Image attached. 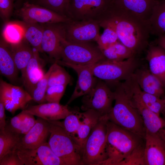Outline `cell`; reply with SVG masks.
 <instances>
[{
    "instance_id": "obj_26",
    "label": "cell",
    "mask_w": 165,
    "mask_h": 165,
    "mask_svg": "<svg viewBox=\"0 0 165 165\" xmlns=\"http://www.w3.org/2000/svg\"><path fill=\"white\" fill-rule=\"evenodd\" d=\"M10 44L15 63L22 76L33 54L34 49L24 38L18 43Z\"/></svg>"
},
{
    "instance_id": "obj_41",
    "label": "cell",
    "mask_w": 165,
    "mask_h": 165,
    "mask_svg": "<svg viewBox=\"0 0 165 165\" xmlns=\"http://www.w3.org/2000/svg\"><path fill=\"white\" fill-rule=\"evenodd\" d=\"M24 114V110L11 118L9 124L6 123L5 129L13 132L20 134Z\"/></svg>"
},
{
    "instance_id": "obj_9",
    "label": "cell",
    "mask_w": 165,
    "mask_h": 165,
    "mask_svg": "<svg viewBox=\"0 0 165 165\" xmlns=\"http://www.w3.org/2000/svg\"><path fill=\"white\" fill-rule=\"evenodd\" d=\"M62 26L64 38L70 42H96L100 35V27L96 20H71L62 23Z\"/></svg>"
},
{
    "instance_id": "obj_37",
    "label": "cell",
    "mask_w": 165,
    "mask_h": 165,
    "mask_svg": "<svg viewBox=\"0 0 165 165\" xmlns=\"http://www.w3.org/2000/svg\"><path fill=\"white\" fill-rule=\"evenodd\" d=\"M103 28V32L100 35L96 42L101 51L108 48L119 41L118 35L113 29L108 27Z\"/></svg>"
},
{
    "instance_id": "obj_46",
    "label": "cell",
    "mask_w": 165,
    "mask_h": 165,
    "mask_svg": "<svg viewBox=\"0 0 165 165\" xmlns=\"http://www.w3.org/2000/svg\"><path fill=\"white\" fill-rule=\"evenodd\" d=\"M163 100L164 101V106H163V109L161 113H162V115L165 113V95L164 97L163 98Z\"/></svg>"
},
{
    "instance_id": "obj_38",
    "label": "cell",
    "mask_w": 165,
    "mask_h": 165,
    "mask_svg": "<svg viewBox=\"0 0 165 165\" xmlns=\"http://www.w3.org/2000/svg\"><path fill=\"white\" fill-rule=\"evenodd\" d=\"M67 86L57 85L48 87L45 96L46 102L60 103Z\"/></svg>"
},
{
    "instance_id": "obj_30",
    "label": "cell",
    "mask_w": 165,
    "mask_h": 165,
    "mask_svg": "<svg viewBox=\"0 0 165 165\" xmlns=\"http://www.w3.org/2000/svg\"><path fill=\"white\" fill-rule=\"evenodd\" d=\"M22 135L6 129L0 131V159L6 154L15 149Z\"/></svg>"
},
{
    "instance_id": "obj_40",
    "label": "cell",
    "mask_w": 165,
    "mask_h": 165,
    "mask_svg": "<svg viewBox=\"0 0 165 165\" xmlns=\"http://www.w3.org/2000/svg\"><path fill=\"white\" fill-rule=\"evenodd\" d=\"M15 149L5 155L0 159V165H24Z\"/></svg>"
},
{
    "instance_id": "obj_22",
    "label": "cell",
    "mask_w": 165,
    "mask_h": 165,
    "mask_svg": "<svg viewBox=\"0 0 165 165\" xmlns=\"http://www.w3.org/2000/svg\"><path fill=\"white\" fill-rule=\"evenodd\" d=\"M39 53L34 49L33 54L21 76L25 90L31 95L38 82L45 74Z\"/></svg>"
},
{
    "instance_id": "obj_39",
    "label": "cell",
    "mask_w": 165,
    "mask_h": 165,
    "mask_svg": "<svg viewBox=\"0 0 165 165\" xmlns=\"http://www.w3.org/2000/svg\"><path fill=\"white\" fill-rule=\"evenodd\" d=\"M14 9V0H0V17L5 24L9 22Z\"/></svg>"
},
{
    "instance_id": "obj_24",
    "label": "cell",
    "mask_w": 165,
    "mask_h": 165,
    "mask_svg": "<svg viewBox=\"0 0 165 165\" xmlns=\"http://www.w3.org/2000/svg\"><path fill=\"white\" fill-rule=\"evenodd\" d=\"M156 0H109L115 6L130 11L149 22Z\"/></svg>"
},
{
    "instance_id": "obj_28",
    "label": "cell",
    "mask_w": 165,
    "mask_h": 165,
    "mask_svg": "<svg viewBox=\"0 0 165 165\" xmlns=\"http://www.w3.org/2000/svg\"><path fill=\"white\" fill-rule=\"evenodd\" d=\"M18 22L24 29V38L33 48L42 53L41 44L44 30L43 24Z\"/></svg>"
},
{
    "instance_id": "obj_44",
    "label": "cell",
    "mask_w": 165,
    "mask_h": 165,
    "mask_svg": "<svg viewBox=\"0 0 165 165\" xmlns=\"http://www.w3.org/2000/svg\"><path fill=\"white\" fill-rule=\"evenodd\" d=\"M155 43L165 50V35L158 37Z\"/></svg>"
},
{
    "instance_id": "obj_34",
    "label": "cell",
    "mask_w": 165,
    "mask_h": 165,
    "mask_svg": "<svg viewBox=\"0 0 165 165\" xmlns=\"http://www.w3.org/2000/svg\"><path fill=\"white\" fill-rule=\"evenodd\" d=\"M69 0H34L31 3L44 7L69 18Z\"/></svg>"
},
{
    "instance_id": "obj_13",
    "label": "cell",
    "mask_w": 165,
    "mask_h": 165,
    "mask_svg": "<svg viewBox=\"0 0 165 165\" xmlns=\"http://www.w3.org/2000/svg\"><path fill=\"white\" fill-rule=\"evenodd\" d=\"M32 98L23 88L8 83L1 78L0 100L4 103L6 109L12 114L18 109H24Z\"/></svg>"
},
{
    "instance_id": "obj_42",
    "label": "cell",
    "mask_w": 165,
    "mask_h": 165,
    "mask_svg": "<svg viewBox=\"0 0 165 165\" xmlns=\"http://www.w3.org/2000/svg\"><path fill=\"white\" fill-rule=\"evenodd\" d=\"M23 110L24 114L20 132L22 135L27 134L33 127L36 121L34 115Z\"/></svg>"
},
{
    "instance_id": "obj_11",
    "label": "cell",
    "mask_w": 165,
    "mask_h": 165,
    "mask_svg": "<svg viewBox=\"0 0 165 165\" xmlns=\"http://www.w3.org/2000/svg\"><path fill=\"white\" fill-rule=\"evenodd\" d=\"M128 91L142 116L145 131L157 137L165 147V121L145 106L141 100L135 86H130Z\"/></svg>"
},
{
    "instance_id": "obj_21",
    "label": "cell",
    "mask_w": 165,
    "mask_h": 165,
    "mask_svg": "<svg viewBox=\"0 0 165 165\" xmlns=\"http://www.w3.org/2000/svg\"><path fill=\"white\" fill-rule=\"evenodd\" d=\"M146 59L150 71L165 88V50L155 43L149 45Z\"/></svg>"
},
{
    "instance_id": "obj_2",
    "label": "cell",
    "mask_w": 165,
    "mask_h": 165,
    "mask_svg": "<svg viewBox=\"0 0 165 165\" xmlns=\"http://www.w3.org/2000/svg\"><path fill=\"white\" fill-rule=\"evenodd\" d=\"M107 130L108 158L102 165H144V138L109 120Z\"/></svg>"
},
{
    "instance_id": "obj_33",
    "label": "cell",
    "mask_w": 165,
    "mask_h": 165,
    "mask_svg": "<svg viewBox=\"0 0 165 165\" xmlns=\"http://www.w3.org/2000/svg\"><path fill=\"white\" fill-rule=\"evenodd\" d=\"M53 68L48 80L49 86L57 85H68L72 82L70 75L58 63L53 64Z\"/></svg>"
},
{
    "instance_id": "obj_45",
    "label": "cell",
    "mask_w": 165,
    "mask_h": 165,
    "mask_svg": "<svg viewBox=\"0 0 165 165\" xmlns=\"http://www.w3.org/2000/svg\"><path fill=\"white\" fill-rule=\"evenodd\" d=\"M34 0H14L15 9H17L20 7L24 3L28 2L32 3Z\"/></svg>"
},
{
    "instance_id": "obj_29",
    "label": "cell",
    "mask_w": 165,
    "mask_h": 165,
    "mask_svg": "<svg viewBox=\"0 0 165 165\" xmlns=\"http://www.w3.org/2000/svg\"><path fill=\"white\" fill-rule=\"evenodd\" d=\"M101 51L105 60L111 61H122L137 56L119 41Z\"/></svg>"
},
{
    "instance_id": "obj_14",
    "label": "cell",
    "mask_w": 165,
    "mask_h": 165,
    "mask_svg": "<svg viewBox=\"0 0 165 165\" xmlns=\"http://www.w3.org/2000/svg\"><path fill=\"white\" fill-rule=\"evenodd\" d=\"M16 149L25 165H65L52 151L48 142L35 149Z\"/></svg>"
},
{
    "instance_id": "obj_10",
    "label": "cell",
    "mask_w": 165,
    "mask_h": 165,
    "mask_svg": "<svg viewBox=\"0 0 165 165\" xmlns=\"http://www.w3.org/2000/svg\"><path fill=\"white\" fill-rule=\"evenodd\" d=\"M14 13L21 21L29 23H56L67 22L72 20L47 8L28 2L15 9Z\"/></svg>"
},
{
    "instance_id": "obj_12",
    "label": "cell",
    "mask_w": 165,
    "mask_h": 165,
    "mask_svg": "<svg viewBox=\"0 0 165 165\" xmlns=\"http://www.w3.org/2000/svg\"><path fill=\"white\" fill-rule=\"evenodd\" d=\"M109 0H69V18L74 21L97 20L105 9Z\"/></svg>"
},
{
    "instance_id": "obj_27",
    "label": "cell",
    "mask_w": 165,
    "mask_h": 165,
    "mask_svg": "<svg viewBox=\"0 0 165 165\" xmlns=\"http://www.w3.org/2000/svg\"><path fill=\"white\" fill-rule=\"evenodd\" d=\"M149 23L151 35H165V0H156Z\"/></svg>"
},
{
    "instance_id": "obj_25",
    "label": "cell",
    "mask_w": 165,
    "mask_h": 165,
    "mask_svg": "<svg viewBox=\"0 0 165 165\" xmlns=\"http://www.w3.org/2000/svg\"><path fill=\"white\" fill-rule=\"evenodd\" d=\"M79 116L80 125L75 142L81 148L92 129L102 116L98 112L92 109L79 112Z\"/></svg>"
},
{
    "instance_id": "obj_17",
    "label": "cell",
    "mask_w": 165,
    "mask_h": 165,
    "mask_svg": "<svg viewBox=\"0 0 165 165\" xmlns=\"http://www.w3.org/2000/svg\"><path fill=\"white\" fill-rule=\"evenodd\" d=\"M50 129L49 122L38 117L33 127L22 135L15 148L33 149L46 144L50 135Z\"/></svg>"
},
{
    "instance_id": "obj_3",
    "label": "cell",
    "mask_w": 165,
    "mask_h": 165,
    "mask_svg": "<svg viewBox=\"0 0 165 165\" xmlns=\"http://www.w3.org/2000/svg\"><path fill=\"white\" fill-rule=\"evenodd\" d=\"M113 85L115 103L108 115V120L144 138L145 130L143 119L130 95L125 90L122 82Z\"/></svg>"
},
{
    "instance_id": "obj_8",
    "label": "cell",
    "mask_w": 165,
    "mask_h": 165,
    "mask_svg": "<svg viewBox=\"0 0 165 165\" xmlns=\"http://www.w3.org/2000/svg\"><path fill=\"white\" fill-rule=\"evenodd\" d=\"M115 93L105 81L98 79L92 89L83 96L81 109L95 110L101 116L108 115L112 109Z\"/></svg>"
},
{
    "instance_id": "obj_16",
    "label": "cell",
    "mask_w": 165,
    "mask_h": 165,
    "mask_svg": "<svg viewBox=\"0 0 165 165\" xmlns=\"http://www.w3.org/2000/svg\"><path fill=\"white\" fill-rule=\"evenodd\" d=\"M62 23L43 24L44 30L41 44L42 51L55 61L61 59V40L63 36Z\"/></svg>"
},
{
    "instance_id": "obj_5",
    "label": "cell",
    "mask_w": 165,
    "mask_h": 165,
    "mask_svg": "<svg viewBox=\"0 0 165 165\" xmlns=\"http://www.w3.org/2000/svg\"><path fill=\"white\" fill-rule=\"evenodd\" d=\"M108 115L101 116L81 148L83 165H102L108 158Z\"/></svg>"
},
{
    "instance_id": "obj_43",
    "label": "cell",
    "mask_w": 165,
    "mask_h": 165,
    "mask_svg": "<svg viewBox=\"0 0 165 165\" xmlns=\"http://www.w3.org/2000/svg\"><path fill=\"white\" fill-rule=\"evenodd\" d=\"M5 109H6L4 103L0 100V131H1L5 130L6 125Z\"/></svg>"
},
{
    "instance_id": "obj_19",
    "label": "cell",
    "mask_w": 165,
    "mask_h": 165,
    "mask_svg": "<svg viewBox=\"0 0 165 165\" xmlns=\"http://www.w3.org/2000/svg\"><path fill=\"white\" fill-rule=\"evenodd\" d=\"M144 139V165H165V147L161 141L146 131Z\"/></svg>"
},
{
    "instance_id": "obj_20",
    "label": "cell",
    "mask_w": 165,
    "mask_h": 165,
    "mask_svg": "<svg viewBox=\"0 0 165 165\" xmlns=\"http://www.w3.org/2000/svg\"><path fill=\"white\" fill-rule=\"evenodd\" d=\"M132 75L143 91L163 98L165 88L158 79L152 73L148 68L139 67Z\"/></svg>"
},
{
    "instance_id": "obj_35",
    "label": "cell",
    "mask_w": 165,
    "mask_h": 165,
    "mask_svg": "<svg viewBox=\"0 0 165 165\" xmlns=\"http://www.w3.org/2000/svg\"><path fill=\"white\" fill-rule=\"evenodd\" d=\"M53 68L52 64L42 78L38 82L31 95L32 100L38 104L46 102L45 96L48 87L49 77Z\"/></svg>"
},
{
    "instance_id": "obj_15",
    "label": "cell",
    "mask_w": 165,
    "mask_h": 165,
    "mask_svg": "<svg viewBox=\"0 0 165 165\" xmlns=\"http://www.w3.org/2000/svg\"><path fill=\"white\" fill-rule=\"evenodd\" d=\"M60 65L71 68L76 73L78 79L73 93L67 103L70 104L74 100L88 93L96 84L98 79L94 75L91 65H80L70 64L60 60L55 61Z\"/></svg>"
},
{
    "instance_id": "obj_36",
    "label": "cell",
    "mask_w": 165,
    "mask_h": 165,
    "mask_svg": "<svg viewBox=\"0 0 165 165\" xmlns=\"http://www.w3.org/2000/svg\"><path fill=\"white\" fill-rule=\"evenodd\" d=\"M61 123L66 132L75 142L77 132L80 125L79 112L71 110V112Z\"/></svg>"
},
{
    "instance_id": "obj_32",
    "label": "cell",
    "mask_w": 165,
    "mask_h": 165,
    "mask_svg": "<svg viewBox=\"0 0 165 165\" xmlns=\"http://www.w3.org/2000/svg\"><path fill=\"white\" fill-rule=\"evenodd\" d=\"M136 90L141 100L147 108L157 115L160 116L164 106L163 98L143 91L137 82Z\"/></svg>"
},
{
    "instance_id": "obj_7",
    "label": "cell",
    "mask_w": 165,
    "mask_h": 165,
    "mask_svg": "<svg viewBox=\"0 0 165 165\" xmlns=\"http://www.w3.org/2000/svg\"><path fill=\"white\" fill-rule=\"evenodd\" d=\"M139 66L135 56L120 61L105 60L92 64L91 69L96 77L113 84L128 79Z\"/></svg>"
},
{
    "instance_id": "obj_4",
    "label": "cell",
    "mask_w": 165,
    "mask_h": 165,
    "mask_svg": "<svg viewBox=\"0 0 165 165\" xmlns=\"http://www.w3.org/2000/svg\"><path fill=\"white\" fill-rule=\"evenodd\" d=\"M50 125L48 143L65 165H83L81 147L67 134L61 122L48 121Z\"/></svg>"
},
{
    "instance_id": "obj_1",
    "label": "cell",
    "mask_w": 165,
    "mask_h": 165,
    "mask_svg": "<svg viewBox=\"0 0 165 165\" xmlns=\"http://www.w3.org/2000/svg\"><path fill=\"white\" fill-rule=\"evenodd\" d=\"M97 20L100 27H108L113 29L119 41L135 55L141 53L148 47L151 35L149 22L132 12L109 2Z\"/></svg>"
},
{
    "instance_id": "obj_31",
    "label": "cell",
    "mask_w": 165,
    "mask_h": 165,
    "mask_svg": "<svg viewBox=\"0 0 165 165\" xmlns=\"http://www.w3.org/2000/svg\"><path fill=\"white\" fill-rule=\"evenodd\" d=\"M24 29L18 22H8L5 24L2 31V37L10 44L18 43L24 38Z\"/></svg>"
},
{
    "instance_id": "obj_18",
    "label": "cell",
    "mask_w": 165,
    "mask_h": 165,
    "mask_svg": "<svg viewBox=\"0 0 165 165\" xmlns=\"http://www.w3.org/2000/svg\"><path fill=\"white\" fill-rule=\"evenodd\" d=\"M24 110L47 121L64 119L71 111L67 105H64L60 103L48 102L30 105Z\"/></svg>"
},
{
    "instance_id": "obj_23",
    "label": "cell",
    "mask_w": 165,
    "mask_h": 165,
    "mask_svg": "<svg viewBox=\"0 0 165 165\" xmlns=\"http://www.w3.org/2000/svg\"><path fill=\"white\" fill-rule=\"evenodd\" d=\"M18 69L15 63L10 44L2 37L0 41V72L13 84L17 81Z\"/></svg>"
},
{
    "instance_id": "obj_47",
    "label": "cell",
    "mask_w": 165,
    "mask_h": 165,
    "mask_svg": "<svg viewBox=\"0 0 165 165\" xmlns=\"http://www.w3.org/2000/svg\"><path fill=\"white\" fill-rule=\"evenodd\" d=\"M162 118L165 121V113L163 114V117Z\"/></svg>"
},
{
    "instance_id": "obj_6",
    "label": "cell",
    "mask_w": 165,
    "mask_h": 165,
    "mask_svg": "<svg viewBox=\"0 0 165 165\" xmlns=\"http://www.w3.org/2000/svg\"><path fill=\"white\" fill-rule=\"evenodd\" d=\"M61 60L74 65L93 64L105 60L97 45L92 42H72L63 36L61 40Z\"/></svg>"
}]
</instances>
